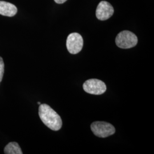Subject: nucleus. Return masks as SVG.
<instances>
[{
    "label": "nucleus",
    "instance_id": "f257e3e1",
    "mask_svg": "<svg viewBox=\"0 0 154 154\" xmlns=\"http://www.w3.org/2000/svg\"><path fill=\"white\" fill-rule=\"evenodd\" d=\"M39 116L45 125L53 131L60 130L62 126L60 116L50 106L41 104L39 107Z\"/></svg>",
    "mask_w": 154,
    "mask_h": 154
},
{
    "label": "nucleus",
    "instance_id": "f03ea898",
    "mask_svg": "<svg viewBox=\"0 0 154 154\" xmlns=\"http://www.w3.org/2000/svg\"><path fill=\"white\" fill-rule=\"evenodd\" d=\"M116 45L122 49H130L135 46L138 43V38L134 33L125 30L119 33L116 38Z\"/></svg>",
    "mask_w": 154,
    "mask_h": 154
},
{
    "label": "nucleus",
    "instance_id": "7ed1b4c3",
    "mask_svg": "<svg viewBox=\"0 0 154 154\" xmlns=\"http://www.w3.org/2000/svg\"><path fill=\"white\" fill-rule=\"evenodd\" d=\"M94 134L99 138H106L116 132V128L111 124L106 122H94L91 125Z\"/></svg>",
    "mask_w": 154,
    "mask_h": 154
},
{
    "label": "nucleus",
    "instance_id": "20e7f679",
    "mask_svg": "<svg viewBox=\"0 0 154 154\" xmlns=\"http://www.w3.org/2000/svg\"><path fill=\"white\" fill-rule=\"evenodd\" d=\"M83 88L86 93L94 95H101L107 90L105 83L98 79L87 80L83 83Z\"/></svg>",
    "mask_w": 154,
    "mask_h": 154
},
{
    "label": "nucleus",
    "instance_id": "39448f33",
    "mask_svg": "<svg viewBox=\"0 0 154 154\" xmlns=\"http://www.w3.org/2000/svg\"><path fill=\"white\" fill-rule=\"evenodd\" d=\"M83 40L79 33H72L69 35L66 40V47L69 52L72 54H76L82 49Z\"/></svg>",
    "mask_w": 154,
    "mask_h": 154
},
{
    "label": "nucleus",
    "instance_id": "423d86ee",
    "mask_svg": "<svg viewBox=\"0 0 154 154\" xmlns=\"http://www.w3.org/2000/svg\"><path fill=\"white\" fill-rule=\"evenodd\" d=\"M114 10L112 6L109 2L102 1L97 6L96 10V17L101 21L107 20L114 14Z\"/></svg>",
    "mask_w": 154,
    "mask_h": 154
},
{
    "label": "nucleus",
    "instance_id": "0eeeda50",
    "mask_svg": "<svg viewBox=\"0 0 154 154\" xmlns=\"http://www.w3.org/2000/svg\"><path fill=\"white\" fill-rule=\"evenodd\" d=\"M17 8L11 3L0 1V14L4 16L13 17L16 14Z\"/></svg>",
    "mask_w": 154,
    "mask_h": 154
},
{
    "label": "nucleus",
    "instance_id": "6e6552de",
    "mask_svg": "<svg viewBox=\"0 0 154 154\" xmlns=\"http://www.w3.org/2000/svg\"><path fill=\"white\" fill-rule=\"evenodd\" d=\"M6 154H22V151L20 146L16 142H11L8 144L4 149Z\"/></svg>",
    "mask_w": 154,
    "mask_h": 154
},
{
    "label": "nucleus",
    "instance_id": "1a4fd4ad",
    "mask_svg": "<svg viewBox=\"0 0 154 154\" xmlns=\"http://www.w3.org/2000/svg\"><path fill=\"white\" fill-rule=\"evenodd\" d=\"M4 63L2 57H0V83L2 81L4 74Z\"/></svg>",
    "mask_w": 154,
    "mask_h": 154
},
{
    "label": "nucleus",
    "instance_id": "9d476101",
    "mask_svg": "<svg viewBox=\"0 0 154 154\" xmlns=\"http://www.w3.org/2000/svg\"><path fill=\"white\" fill-rule=\"evenodd\" d=\"M67 0H54L55 2L57 4H63L64 2H65Z\"/></svg>",
    "mask_w": 154,
    "mask_h": 154
},
{
    "label": "nucleus",
    "instance_id": "9b49d317",
    "mask_svg": "<svg viewBox=\"0 0 154 154\" xmlns=\"http://www.w3.org/2000/svg\"><path fill=\"white\" fill-rule=\"evenodd\" d=\"M38 105H41V103H40V102H38Z\"/></svg>",
    "mask_w": 154,
    "mask_h": 154
}]
</instances>
